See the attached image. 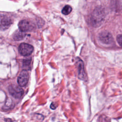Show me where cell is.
Here are the masks:
<instances>
[{"label": "cell", "mask_w": 122, "mask_h": 122, "mask_svg": "<svg viewBox=\"0 0 122 122\" xmlns=\"http://www.w3.org/2000/svg\"><path fill=\"white\" fill-rule=\"evenodd\" d=\"M76 65L78 69V77L82 80H85L86 78V75L84 69V64L79 58H77L76 60Z\"/></svg>", "instance_id": "5"}, {"label": "cell", "mask_w": 122, "mask_h": 122, "mask_svg": "<svg viewBox=\"0 0 122 122\" xmlns=\"http://www.w3.org/2000/svg\"><path fill=\"white\" fill-rule=\"evenodd\" d=\"M57 104L55 102H53L51 104L50 108L52 110H55L57 108Z\"/></svg>", "instance_id": "14"}, {"label": "cell", "mask_w": 122, "mask_h": 122, "mask_svg": "<svg viewBox=\"0 0 122 122\" xmlns=\"http://www.w3.org/2000/svg\"><path fill=\"white\" fill-rule=\"evenodd\" d=\"M31 62V58L24 59L23 61V66L24 67H27L30 65Z\"/></svg>", "instance_id": "12"}, {"label": "cell", "mask_w": 122, "mask_h": 122, "mask_svg": "<svg viewBox=\"0 0 122 122\" xmlns=\"http://www.w3.org/2000/svg\"><path fill=\"white\" fill-rule=\"evenodd\" d=\"M18 26L19 30L23 32L32 31L35 29L34 23L28 20H23L20 21L18 24Z\"/></svg>", "instance_id": "2"}, {"label": "cell", "mask_w": 122, "mask_h": 122, "mask_svg": "<svg viewBox=\"0 0 122 122\" xmlns=\"http://www.w3.org/2000/svg\"><path fill=\"white\" fill-rule=\"evenodd\" d=\"M18 50L20 55L23 56H27L32 53L33 51V47L29 44L21 43L19 45Z\"/></svg>", "instance_id": "3"}, {"label": "cell", "mask_w": 122, "mask_h": 122, "mask_svg": "<svg viewBox=\"0 0 122 122\" xmlns=\"http://www.w3.org/2000/svg\"><path fill=\"white\" fill-rule=\"evenodd\" d=\"M26 34L25 32H23L20 30L16 31L13 35V39L15 41H21L24 39V38L25 37Z\"/></svg>", "instance_id": "9"}, {"label": "cell", "mask_w": 122, "mask_h": 122, "mask_svg": "<svg viewBox=\"0 0 122 122\" xmlns=\"http://www.w3.org/2000/svg\"><path fill=\"white\" fill-rule=\"evenodd\" d=\"M104 17V12L102 8H97L93 11L91 20L93 26H98L102 23Z\"/></svg>", "instance_id": "1"}, {"label": "cell", "mask_w": 122, "mask_h": 122, "mask_svg": "<svg viewBox=\"0 0 122 122\" xmlns=\"http://www.w3.org/2000/svg\"><path fill=\"white\" fill-rule=\"evenodd\" d=\"M10 94L16 99L20 98L23 94V90L16 85H10L8 87Z\"/></svg>", "instance_id": "4"}, {"label": "cell", "mask_w": 122, "mask_h": 122, "mask_svg": "<svg viewBox=\"0 0 122 122\" xmlns=\"http://www.w3.org/2000/svg\"><path fill=\"white\" fill-rule=\"evenodd\" d=\"M12 23V20L9 17L3 18L0 21V29L1 30H5L8 29Z\"/></svg>", "instance_id": "8"}, {"label": "cell", "mask_w": 122, "mask_h": 122, "mask_svg": "<svg viewBox=\"0 0 122 122\" xmlns=\"http://www.w3.org/2000/svg\"><path fill=\"white\" fill-rule=\"evenodd\" d=\"M117 41L118 44L122 47V34H120L117 36Z\"/></svg>", "instance_id": "13"}, {"label": "cell", "mask_w": 122, "mask_h": 122, "mask_svg": "<svg viewBox=\"0 0 122 122\" xmlns=\"http://www.w3.org/2000/svg\"><path fill=\"white\" fill-rule=\"evenodd\" d=\"M12 101L10 100V99H8L4 105V106L3 107V109L4 110H9L10 108H11L12 105Z\"/></svg>", "instance_id": "11"}, {"label": "cell", "mask_w": 122, "mask_h": 122, "mask_svg": "<svg viewBox=\"0 0 122 122\" xmlns=\"http://www.w3.org/2000/svg\"><path fill=\"white\" fill-rule=\"evenodd\" d=\"M29 73L26 70H23L20 73L18 78L17 82L21 87L25 86L28 82Z\"/></svg>", "instance_id": "6"}, {"label": "cell", "mask_w": 122, "mask_h": 122, "mask_svg": "<svg viewBox=\"0 0 122 122\" xmlns=\"http://www.w3.org/2000/svg\"><path fill=\"white\" fill-rule=\"evenodd\" d=\"M71 10L72 8L70 5H66L62 9L61 12L64 15H68L71 11Z\"/></svg>", "instance_id": "10"}, {"label": "cell", "mask_w": 122, "mask_h": 122, "mask_svg": "<svg viewBox=\"0 0 122 122\" xmlns=\"http://www.w3.org/2000/svg\"><path fill=\"white\" fill-rule=\"evenodd\" d=\"M99 39L101 42L106 44H109L113 41V37L112 34L107 31H103L100 33Z\"/></svg>", "instance_id": "7"}]
</instances>
